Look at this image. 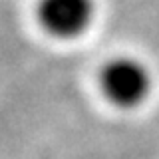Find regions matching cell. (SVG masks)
I'll use <instances>...</instances> for the list:
<instances>
[{"mask_svg": "<svg viewBox=\"0 0 159 159\" xmlns=\"http://www.w3.org/2000/svg\"><path fill=\"white\" fill-rule=\"evenodd\" d=\"M102 88L106 98L119 107H135L151 92V74L145 64L135 58H116L102 72Z\"/></svg>", "mask_w": 159, "mask_h": 159, "instance_id": "6da1fadb", "label": "cell"}, {"mask_svg": "<svg viewBox=\"0 0 159 159\" xmlns=\"http://www.w3.org/2000/svg\"><path fill=\"white\" fill-rule=\"evenodd\" d=\"M93 0H40L38 20L48 34L58 38H76L92 24Z\"/></svg>", "mask_w": 159, "mask_h": 159, "instance_id": "7a4b0ae2", "label": "cell"}]
</instances>
